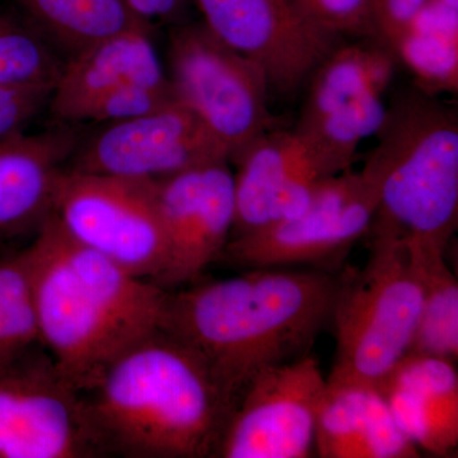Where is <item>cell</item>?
Instances as JSON below:
<instances>
[{"label":"cell","instance_id":"1","mask_svg":"<svg viewBox=\"0 0 458 458\" xmlns=\"http://www.w3.org/2000/svg\"><path fill=\"white\" fill-rule=\"evenodd\" d=\"M340 276L255 267L167 289L161 328L207 363L233 406L258 373L309 354L331 322Z\"/></svg>","mask_w":458,"mask_h":458},{"label":"cell","instance_id":"2","mask_svg":"<svg viewBox=\"0 0 458 458\" xmlns=\"http://www.w3.org/2000/svg\"><path fill=\"white\" fill-rule=\"evenodd\" d=\"M27 251L41 344L82 393L161 328L167 289L75 242L53 214Z\"/></svg>","mask_w":458,"mask_h":458},{"label":"cell","instance_id":"3","mask_svg":"<svg viewBox=\"0 0 458 458\" xmlns=\"http://www.w3.org/2000/svg\"><path fill=\"white\" fill-rule=\"evenodd\" d=\"M84 394L107 457H216L234 409L200 355L162 328Z\"/></svg>","mask_w":458,"mask_h":458},{"label":"cell","instance_id":"4","mask_svg":"<svg viewBox=\"0 0 458 458\" xmlns=\"http://www.w3.org/2000/svg\"><path fill=\"white\" fill-rule=\"evenodd\" d=\"M360 174L375 190L370 238L447 249L457 228L456 108L421 89L386 110Z\"/></svg>","mask_w":458,"mask_h":458},{"label":"cell","instance_id":"5","mask_svg":"<svg viewBox=\"0 0 458 458\" xmlns=\"http://www.w3.org/2000/svg\"><path fill=\"white\" fill-rule=\"evenodd\" d=\"M421 298L408 243L370 238L364 267L340 276L331 313L335 363L327 381L378 385L411 352Z\"/></svg>","mask_w":458,"mask_h":458},{"label":"cell","instance_id":"6","mask_svg":"<svg viewBox=\"0 0 458 458\" xmlns=\"http://www.w3.org/2000/svg\"><path fill=\"white\" fill-rule=\"evenodd\" d=\"M107 457L86 394L42 344L0 358V458Z\"/></svg>","mask_w":458,"mask_h":458},{"label":"cell","instance_id":"7","mask_svg":"<svg viewBox=\"0 0 458 458\" xmlns=\"http://www.w3.org/2000/svg\"><path fill=\"white\" fill-rule=\"evenodd\" d=\"M168 56L174 98L227 148L229 162L276 129L267 75L204 23L172 30Z\"/></svg>","mask_w":458,"mask_h":458},{"label":"cell","instance_id":"8","mask_svg":"<svg viewBox=\"0 0 458 458\" xmlns=\"http://www.w3.org/2000/svg\"><path fill=\"white\" fill-rule=\"evenodd\" d=\"M53 216L72 240L132 276L157 284L164 274L167 240L155 181L65 167Z\"/></svg>","mask_w":458,"mask_h":458},{"label":"cell","instance_id":"9","mask_svg":"<svg viewBox=\"0 0 458 458\" xmlns=\"http://www.w3.org/2000/svg\"><path fill=\"white\" fill-rule=\"evenodd\" d=\"M375 190L360 172L328 179L301 212L232 237L221 260L242 269L318 267L340 258L369 234Z\"/></svg>","mask_w":458,"mask_h":458},{"label":"cell","instance_id":"10","mask_svg":"<svg viewBox=\"0 0 458 458\" xmlns=\"http://www.w3.org/2000/svg\"><path fill=\"white\" fill-rule=\"evenodd\" d=\"M325 390L311 352L261 370L238 399L216 457H311Z\"/></svg>","mask_w":458,"mask_h":458},{"label":"cell","instance_id":"11","mask_svg":"<svg viewBox=\"0 0 458 458\" xmlns=\"http://www.w3.org/2000/svg\"><path fill=\"white\" fill-rule=\"evenodd\" d=\"M229 159L227 148L174 101L137 119L105 123L98 134L80 141L66 168L156 181Z\"/></svg>","mask_w":458,"mask_h":458},{"label":"cell","instance_id":"12","mask_svg":"<svg viewBox=\"0 0 458 458\" xmlns=\"http://www.w3.org/2000/svg\"><path fill=\"white\" fill-rule=\"evenodd\" d=\"M204 25L262 69L270 89L293 92L339 45L340 36L304 16L291 0H195Z\"/></svg>","mask_w":458,"mask_h":458},{"label":"cell","instance_id":"13","mask_svg":"<svg viewBox=\"0 0 458 458\" xmlns=\"http://www.w3.org/2000/svg\"><path fill=\"white\" fill-rule=\"evenodd\" d=\"M155 190L168 250L157 284L176 289L221 260L233 231L234 174L218 162L156 180Z\"/></svg>","mask_w":458,"mask_h":458},{"label":"cell","instance_id":"14","mask_svg":"<svg viewBox=\"0 0 458 458\" xmlns=\"http://www.w3.org/2000/svg\"><path fill=\"white\" fill-rule=\"evenodd\" d=\"M233 164L236 210L231 238L301 212L328 179L343 174L294 129L265 132Z\"/></svg>","mask_w":458,"mask_h":458},{"label":"cell","instance_id":"15","mask_svg":"<svg viewBox=\"0 0 458 458\" xmlns=\"http://www.w3.org/2000/svg\"><path fill=\"white\" fill-rule=\"evenodd\" d=\"M80 141L78 132L64 126L0 140V245L35 236L50 218Z\"/></svg>","mask_w":458,"mask_h":458},{"label":"cell","instance_id":"16","mask_svg":"<svg viewBox=\"0 0 458 458\" xmlns=\"http://www.w3.org/2000/svg\"><path fill=\"white\" fill-rule=\"evenodd\" d=\"M378 387L397 427L420 454L445 457L456 452V361L411 352Z\"/></svg>","mask_w":458,"mask_h":458},{"label":"cell","instance_id":"17","mask_svg":"<svg viewBox=\"0 0 458 458\" xmlns=\"http://www.w3.org/2000/svg\"><path fill=\"white\" fill-rule=\"evenodd\" d=\"M149 32L131 30L66 57L47 102L51 116L63 123H81L98 98L123 84L170 83Z\"/></svg>","mask_w":458,"mask_h":458},{"label":"cell","instance_id":"18","mask_svg":"<svg viewBox=\"0 0 458 458\" xmlns=\"http://www.w3.org/2000/svg\"><path fill=\"white\" fill-rule=\"evenodd\" d=\"M315 454L321 458H417L378 385L327 381L316 424Z\"/></svg>","mask_w":458,"mask_h":458},{"label":"cell","instance_id":"19","mask_svg":"<svg viewBox=\"0 0 458 458\" xmlns=\"http://www.w3.org/2000/svg\"><path fill=\"white\" fill-rule=\"evenodd\" d=\"M394 54L382 42L337 45L313 71L301 117L321 116L369 95H385L394 73Z\"/></svg>","mask_w":458,"mask_h":458},{"label":"cell","instance_id":"20","mask_svg":"<svg viewBox=\"0 0 458 458\" xmlns=\"http://www.w3.org/2000/svg\"><path fill=\"white\" fill-rule=\"evenodd\" d=\"M23 16L68 56L135 29H150L126 0H16Z\"/></svg>","mask_w":458,"mask_h":458},{"label":"cell","instance_id":"21","mask_svg":"<svg viewBox=\"0 0 458 458\" xmlns=\"http://www.w3.org/2000/svg\"><path fill=\"white\" fill-rule=\"evenodd\" d=\"M457 38L458 11L429 2L403 33L394 54L409 66L419 89L433 96L457 93Z\"/></svg>","mask_w":458,"mask_h":458},{"label":"cell","instance_id":"22","mask_svg":"<svg viewBox=\"0 0 458 458\" xmlns=\"http://www.w3.org/2000/svg\"><path fill=\"white\" fill-rule=\"evenodd\" d=\"M409 247L417 262L423 293L411 352L457 361L458 283L445 260L447 249Z\"/></svg>","mask_w":458,"mask_h":458},{"label":"cell","instance_id":"23","mask_svg":"<svg viewBox=\"0 0 458 458\" xmlns=\"http://www.w3.org/2000/svg\"><path fill=\"white\" fill-rule=\"evenodd\" d=\"M63 62L25 16L0 9V87L54 89Z\"/></svg>","mask_w":458,"mask_h":458},{"label":"cell","instance_id":"24","mask_svg":"<svg viewBox=\"0 0 458 458\" xmlns=\"http://www.w3.org/2000/svg\"><path fill=\"white\" fill-rule=\"evenodd\" d=\"M41 344L27 247L0 258V358Z\"/></svg>","mask_w":458,"mask_h":458},{"label":"cell","instance_id":"25","mask_svg":"<svg viewBox=\"0 0 458 458\" xmlns=\"http://www.w3.org/2000/svg\"><path fill=\"white\" fill-rule=\"evenodd\" d=\"M177 101L171 83L165 86L129 83L102 96L84 113L83 122L113 123L137 119Z\"/></svg>","mask_w":458,"mask_h":458},{"label":"cell","instance_id":"26","mask_svg":"<svg viewBox=\"0 0 458 458\" xmlns=\"http://www.w3.org/2000/svg\"><path fill=\"white\" fill-rule=\"evenodd\" d=\"M316 25L342 35L375 36L372 0H291Z\"/></svg>","mask_w":458,"mask_h":458},{"label":"cell","instance_id":"27","mask_svg":"<svg viewBox=\"0 0 458 458\" xmlns=\"http://www.w3.org/2000/svg\"><path fill=\"white\" fill-rule=\"evenodd\" d=\"M49 87H0V140L25 131L49 102Z\"/></svg>","mask_w":458,"mask_h":458},{"label":"cell","instance_id":"28","mask_svg":"<svg viewBox=\"0 0 458 458\" xmlns=\"http://www.w3.org/2000/svg\"><path fill=\"white\" fill-rule=\"evenodd\" d=\"M429 2L430 0H372L373 27L377 40L394 53L403 33Z\"/></svg>","mask_w":458,"mask_h":458},{"label":"cell","instance_id":"29","mask_svg":"<svg viewBox=\"0 0 458 458\" xmlns=\"http://www.w3.org/2000/svg\"><path fill=\"white\" fill-rule=\"evenodd\" d=\"M126 2L144 23L152 26V23L158 21L176 16L185 0H126Z\"/></svg>","mask_w":458,"mask_h":458},{"label":"cell","instance_id":"30","mask_svg":"<svg viewBox=\"0 0 458 458\" xmlns=\"http://www.w3.org/2000/svg\"><path fill=\"white\" fill-rule=\"evenodd\" d=\"M430 2L441 4L445 8L454 9V11H458V0H430Z\"/></svg>","mask_w":458,"mask_h":458}]
</instances>
